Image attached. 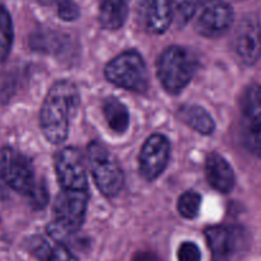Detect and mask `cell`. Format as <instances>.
Here are the masks:
<instances>
[{
    "mask_svg": "<svg viewBox=\"0 0 261 261\" xmlns=\"http://www.w3.org/2000/svg\"><path fill=\"white\" fill-rule=\"evenodd\" d=\"M79 102L81 96L73 82H56L48 89L40 111V126L48 142L60 144L66 139Z\"/></svg>",
    "mask_w": 261,
    "mask_h": 261,
    "instance_id": "obj_1",
    "label": "cell"
},
{
    "mask_svg": "<svg viewBox=\"0 0 261 261\" xmlns=\"http://www.w3.org/2000/svg\"><path fill=\"white\" fill-rule=\"evenodd\" d=\"M198 68V60L191 51L180 46H170L161 54L157 75L168 93L177 94L188 86Z\"/></svg>",
    "mask_w": 261,
    "mask_h": 261,
    "instance_id": "obj_2",
    "label": "cell"
},
{
    "mask_svg": "<svg viewBox=\"0 0 261 261\" xmlns=\"http://www.w3.org/2000/svg\"><path fill=\"white\" fill-rule=\"evenodd\" d=\"M88 191L61 190L54 203L55 221L48 227L54 239L73 234L81 229L88 204Z\"/></svg>",
    "mask_w": 261,
    "mask_h": 261,
    "instance_id": "obj_3",
    "label": "cell"
},
{
    "mask_svg": "<svg viewBox=\"0 0 261 261\" xmlns=\"http://www.w3.org/2000/svg\"><path fill=\"white\" fill-rule=\"evenodd\" d=\"M105 75L114 86L137 93H144L149 84L147 65L142 55L133 50L112 59L105 68Z\"/></svg>",
    "mask_w": 261,
    "mask_h": 261,
    "instance_id": "obj_4",
    "label": "cell"
},
{
    "mask_svg": "<svg viewBox=\"0 0 261 261\" xmlns=\"http://www.w3.org/2000/svg\"><path fill=\"white\" fill-rule=\"evenodd\" d=\"M87 155L97 189L107 198L119 195L124 188V172L112 153L101 143L92 142Z\"/></svg>",
    "mask_w": 261,
    "mask_h": 261,
    "instance_id": "obj_5",
    "label": "cell"
},
{
    "mask_svg": "<svg viewBox=\"0 0 261 261\" xmlns=\"http://www.w3.org/2000/svg\"><path fill=\"white\" fill-rule=\"evenodd\" d=\"M0 178L10 189L25 196H30L37 185L31 161L9 147L0 150Z\"/></svg>",
    "mask_w": 261,
    "mask_h": 261,
    "instance_id": "obj_6",
    "label": "cell"
},
{
    "mask_svg": "<svg viewBox=\"0 0 261 261\" xmlns=\"http://www.w3.org/2000/svg\"><path fill=\"white\" fill-rule=\"evenodd\" d=\"M240 127L244 144L252 154L261 158V86L246 88L241 99Z\"/></svg>",
    "mask_w": 261,
    "mask_h": 261,
    "instance_id": "obj_7",
    "label": "cell"
},
{
    "mask_svg": "<svg viewBox=\"0 0 261 261\" xmlns=\"http://www.w3.org/2000/svg\"><path fill=\"white\" fill-rule=\"evenodd\" d=\"M233 23V10L224 0H206L196 12L195 30L208 38H218L228 32Z\"/></svg>",
    "mask_w": 261,
    "mask_h": 261,
    "instance_id": "obj_8",
    "label": "cell"
},
{
    "mask_svg": "<svg viewBox=\"0 0 261 261\" xmlns=\"http://www.w3.org/2000/svg\"><path fill=\"white\" fill-rule=\"evenodd\" d=\"M232 46L237 58L246 65H252L261 56V25L252 15L242 18L234 30Z\"/></svg>",
    "mask_w": 261,
    "mask_h": 261,
    "instance_id": "obj_9",
    "label": "cell"
},
{
    "mask_svg": "<svg viewBox=\"0 0 261 261\" xmlns=\"http://www.w3.org/2000/svg\"><path fill=\"white\" fill-rule=\"evenodd\" d=\"M56 176L61 190L88 191L83 158L75 148H65L56 158Z\"/></svg>",
    "mask_w": 261,
    "mask_h": 261,
    "instance_id": "obj_10",
    "label": "cell"
},
{
    "mask_svg": "<svg viewBox=\"0 0 261 261\" xmlns=\"http://www.w3.org/2000/svg\"><path fill=\"white\" fill-rule=\"evenodd\" d=\"M171 145L165 135L154 134L143 144L139 157V168L143 177L153 181L160 177L167 167Z\"/></svg>",
    "mask_w": 261,
    "mask_h": 261,
    "instance_id": "obj_11",
    "label": "cell"
},
{
    "mask_svg": "<svg viewBox=\"0 0 261 261\" xmlns=\"http://www.w3.org/2000/svg\"><path fill=\"white\" fill-rule=\"evenodd\" d=\"M213 261H232L244 246V231L239 227L213 226L205 229Z\"/></svg>",
    "mask_w": 261,
    "mask_h": 261,
    "instance_id": "obj_12",
    "label": "cell"
},
{
    "mask_svg": "<svg viewBox=\"0 0 261 261\" xmlns=\"http://www.w3.org/2000/svg\"><path fill=\"white\" fill-rule=\"evenodd\" d=\"M138 20L143 30L152 35H162L173 19L171 0H138Z\"/></svg>",
    "mask_w": 261,
    "mask_h": 261,
    "instance_id": "obj_13",
    "label": "cell"
},
{
    "mask_svg": "<svg viewBox=\"0 0 261 261\" xmlns=\"http://www.w3.org/2000/svg\"><path fill=\"white\" fill-rule=\"evenodd\" d=\"M205 176L209 185L222 194L234 188V172L229 163L218 153H211L205 161Z\"/></svg>",
    "mask_w": 261,
    "mask_h": 261,
    "instance_id": "obj_14",
    "label": "cell"
},
{
    "mask_svg": "<svg viewBox=\"0 0 261 261\" xmlns=\"http://www.w3.org/2000/svg\"><path fill=\"white\" fill-rule=\"evenodd\" d=\"M127 0H99V24L105 30H119L127 18Z\"/></svg>",
    "mask_w": 261,
    "mask_h": 261,
    "instance_id": "obj_15",
    "label": "cell"
},
{
    "mask_svg": "<svg viewBox=\"0 0 261 261\" xmlns=\"http://www.w3.org/2000/svg\"><path fill=\"white\" fill-rule=\"evenodd\" d=\"M178 115H180V119L188 126H190L191 129L200 133V134L211 135L214 132L216 125H214L213 119L203 107L195 106V105L184 106L178 111Z\"/></svg>",
    "mask_w": 261,
    "mask_h": 261,
    "instance_id": "obj_16",
    "label": "cell"
},
{
    "mask_svg": "<svg viewBox=\"0 0 261 261\" xmlns=\"http://www.w3.org/2000/svg\"><path fill=\"white\" fill-rule=\"evenodd\" d=\"M103 115L107 124L115 133L126 132L130 124V115L126 106L115 97H110L103 102Z\"/></svg>",
    "mask_w": 261,
    "mask_h": 261,
    "instance_id": "obj_17",
    "label": "cell"
},
{
    "mask_svg": "<svg viewBox=\"0 0 261 261\" xmlns=\"http://www.w3.org/2000/svg\"><path fill=\"white\" fill-rule=\"evenodd\" d=\"M31 250L40 261H78L75 256L63 245H50L43 239H33Z\"/></svg>",
    "mask_w": 261,
    "mask_h": 261,
    "instance_id": "obj_18",
    "label": "cell"
},
{
    "mask_svg": "<svg viewBox=\"0 0 261 261\" xmlns=\"http://www.w3.org/2000/svg\"><path fill=\"white\" fill-rule=\"evenodd\" d=\"M13 23L9 13L0 5V63L9 56L13 45Z\"/></svg>",
    "mask_w": 261,
    "mask_h": 261,
    "instance_id": "obj_19",
    "label": "cell"
},
{
    "mask_svg": "<svg viewBox=\"0 0 261 261\" xmlns=\"http://www.w3.org/2000/svg\"><path fill=\"white\" fill-rule=\"evenodd\" d=\"M172 2L173 19L177 25H185L196 14L200 0H171Z\"/></svg>",
    "mask_w": 261,
    "mask_h": 261,
    "instance_id": "obj_20",
    "label": "cell"
},
{
    "mask_svg": "<svg viewBox=\"0 0 261 261\" xmlns=\"http://www.w3.org/2000/svg\"><path fill=\"white\" fill-rule=\"evenodd\" d=\"M200 204L201 198L198 193H195V191H186L185 194L180 196L177 201L178 213L186 219L195 218L199 214Z\"/></svg>",
    "mask_w": 261,
    "mask_h": 261,
    "instance_id": "obj_21",
    "label": "cell"
},
{
    "mask_svg": "<svg viewBox=\"0 0 261 261\" xmlns=\"http://www.w3.org/2000/svg\"><path fill=\"white\" fill-rule=\"evenodd\" d=\"M178 261H201V254L199 247L193 242H184L177 251Z\"/></svg>",
    "mask_w": 261,
    "mask_h": 261,
    "instance_id": "obj_22",
    "label": "cell"
},
{
    "mask_svg": "<svg viewBox=\"0 0 261 261\" xmlns=\"http://www.w3.org/2000/svg\"><path fill=\"white\" fill-rule=\"evenodd\" d=\"M58 14L63 20L70 22L79 17V8L73 0H61L58 7Z\"/></svg>",
    "mask_w": 261,
    "mask_h": 261,
    "instance_id": "obj_23",
    "label": "cell"
},
{
    "mask_svg": "<svg viewBox=\"0 0 261 261\" xmlns=\"http://www.w3.org/2000/svg\"><path fill=\"white\" fill-rule=\"evenodd\" d=\"M31 200V204H32L33 208L41 209L47 204L48 200V194L47 189L43 184H40V185H36V188L33 189V191L31 193V195L28 196Z\"/></svg>",
    "mask_w": 261,
    "mask_h": 261,
    "instance_id": "obj_24",
    "label": "cell"
},
{
    "mask_svg": "<svg viewBox=\"0 0 261 261\" xmlns=\"http://www.w3.org/2000/svg\"><path fill=\"white\" fill-rule=\"evenodd\" d=\"M0 180H2V178H0Z\"/></svg>",
    "mask_w": 261,
    "mask_h": 261,
    "instance_id": "obj_25",
    "label": "cell"
}]
</instances>
